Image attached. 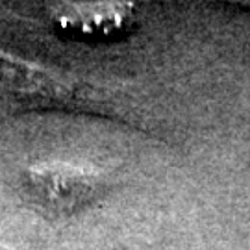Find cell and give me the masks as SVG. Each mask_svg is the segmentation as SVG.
<instances>
[{"instance_id": "obj_1", "label": "cell", "mask_w": 250, "mask_h": 250, "mask_svg": "<svg viewBox=\"0 0 250 250\" xmlns=\"http://www.w3.org/2000/svg\"><path fill=\"white\" fill-rule=\"evenodd\" d=\"M78 109L104 115L125 113L119 99L69 72L0 50V111Z\"/></svg>"}, {"instance_id": "obj_2", "label": "cell", "mask_w": 250, "mask_h": 250, "mask_svg": "<svg viewBox=\"0 0 250 250\" xmlns=\"http://www.w3.org/2000/svg\"><path fill=\"white\" fill-rule=\"evenodd\" d=\"M24 186L37 209L52 217H65L100 200L111 184L106 172L95 165L56 160L28 167Z\"/></svg>"}, {"instance_id": "obj_3", "label": "cell", "mask_w": 250, "mask_h": 250, "mask_svg": "<svg viewBox=\"0 0 250 250\" xmlns=\"http://www.w3.org/2000/svg\"><path fill=\"white\" fill-rule=\"evenodd\" d=\"M48 17L58 34L76 41H117L135 28L134 0H54Z\"/></svg>"}]
</instances>
